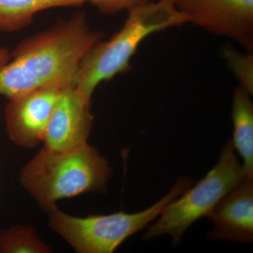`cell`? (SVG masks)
Listing matches in <instances>:
<instances>
[{"label": "cell", "instance_id": "cell-1", "mask_svg": "<svg viewBox=\"0 0 253 253\" xmlns=\"http://www.w3.org/2000/svg\"><path fill=\"white\" fill-rule=\"evenodd\" d=\"M103 36L80 11L26 37L0 68V95L11 99L49 84L73 83L82 59Z\"/></svg>", "mask_w": 253, "mask_h": 253}, {"label": "cell", "instance_id": "cell-2", "mask_svg": "<svg viewBox=\"0 0 253 253\" xmlns=\"http://www.w3.org/2000/svg\"><path fill=\"white\" fill-rule=\"evenodd\" d=\"M112 174L107 158L86 143L67 151L43 147L23 166L19 182L49 212L60 200L105 192Z\"/></svg>", "mask_w": 253, "mask_h": 253}, {"label": "cell", "instance_id": "cell-3", "mask_svg": "<svg viewBox=\"0 0 253 253\" xmlns=\"http://www.w3.org/2000/svg\"><path fill=\"white\" fill-rule=\"evenodd\" d=\"M127 11L121 30L109 41L98 42L79 63L73 84L88 99L101 83L129 69L131 58L148 37L188 23L172 0L153 1Z\"/></svg>", "mask_w": 253, "mask_h": 253}, {"label": "cell", "instance_id": "cell-4", "mask_svg": "<svg viewBox=\"0 0 253 253\" xmlns=\"http://www.w3.org/2000/svg\"><path fill=\"white\" fill-rule=\"evenodd\" d=\"M193 180L181 177L167 194L141 212L76 217L56 207L49 212L51 230L78 253H112L138 231L156 220L168 205L191 187Z\"/></svg>", "mask_w": 253, "mask_h": 253}, {"label": "cell", "instance_id": "cell-5", "mask_svg": "<svg viewBox=\"0 0 253 253\" xmlns=\"http://www.w3.org/2000/svg\"><path fill=\"white\" fill-rule=\"evenodd\" d=\"M246 176L231 140L223 146L217 164L184 194L168 205L150 225L144 240L168 235L172 246H178L187 229L201 218L206 217L226 195Z\"/></svg>", "mask_w": 253, "mask_h": 253}, {"label": "cell", "instance_id": "cell-6", "mask_svg": "<svg viewBox=\"0 0 253 253\" xmlns=\"http://www.w3.org/2000/svg\"><path fill=\"white\" fill-rule=\"evenodd\" d=\"M188 23L253 52V0H187L176 4Z\"/></svg>", "mask_w": 253, "mask_h": 253}, {"label": "cell", "instance_id": "cell-7", "mask_svg": "<svg viewBox=\"0 0 253 253\" xmlns=\"http://www.w3.org/2000/svg\"><path fill=\"white\" fill-rule=\"evenodd\" d=\"M66 85L49 84L9 99L4 120L10 140L27 149L42 143L55 105Z\"/></svg>", "mask_w": 253, "mask_h": 253}, {"label": "cell", "instance_id": "cell-8", "mask_svg": "<svg viewBox=\"0 0 253 253\" xmlns=\"http://www.w3.org/2000/svg\"><path fill=\"white\" fill-rule=\"evenodd\" d=\"M91 104L73 83L65 86L46 126L44 148L67 151L86 144L94 121Z\"/></svg>", "mask_w": 253, "mask_h": 253}, {"label": "cell", "instance_id": "cell-9", "mask_svg": "<svg viewBox=\"0 0 253 253\" xmlns=\"http://www.w3.org/2000/svg\"><path fill=\"white\" fill-rule=\"evenodd\" d=\"M212 223L211 241L239 244L253 241V176L246 175L206 216Z\"/></svg>", "mask_w": 253, "mask_h": 253}, {"label": "cell", "instance_id": "cell-10", "mask_svg": "<svg viewBox=\"0 0 253 253\" xmlns=\"http://www.w3.org/2000/svg\"><path fill=\"white\" fill-rule=\"evenodd\" d=\"M233 146L243 160L246 175L253 176V104L251 94L238 86L234 91Z\"/></svg>", "mask_w": 253, "mask_h": 253}, {"label": "cell", "instance_id": "cell-11", "mask_svg": "<svg viewBox=\"0 0 253 253\" xmlns=\"http://www.w3.org/2000/svg\"><path fill=\"white\" fill-rule=\"evenodd\" d=\"M90 0H0V31H19L31 25L35 15L51 8L79 6Z\"/></svg>", "mask_w": 253, "mask_h": 253}, {"label": "cell", "instance_id": "cell-12", "mask_svg": "<svg viewBox=\"0 0 253 253\" xmlns=\"http://www.w3.org/2000/svg\"><path fill=\"white\" fill-rule=\"evenodd\" d=\"M36 229L30 225H15L0 229V253H51Z\"/></svg>", "mask_w": 253, "mask_h": 253}, {"label": "cell", "instance_id": "cell-13", "mask_svg": "<svg viewBox=\"0 0 253 253\" xmlns=\"http://www.w3.org/2000/svg\"><path fill=\"white\" fill-rule=\"evenodd\" d=\"M222 57L239 83L240 87L253 94V52L241 53L232 46L223 48Z\"/></svg>", "mask_w": 253, "mask_h": 253}, {"label": "cell", "instance_id": "cell-14", "mask_svg": "<svg viewBox=\"0 0 253 253\" xmlns=\"http://www.w3.org/2000/svg\"><path fill=\"white\" fill-rule=\"evenodd\" d=\"M154 0H90L89 2L105 15L116 14L140 5L147 4Z\"/></svg>", "mask_w": 253, "mask_h": 253}, {"label": "cell", "instance_id": "cell-15", "mask_svg": "<svg viewBox=\"0 0 253 253\" xmlns=\"http://www.w3.org/2000/svg\"><path fill=\"white\" fill-rule=\"evenodd\" d=\"M11 59V55L8 49L5 48H0V68L9 62Z\"/></svg>", "mask_w": 253, "mask_h": 253}, {"label": "cell", "instance_id": "cell-16", "mask_svg": "<svg viewBox=\"0 0 253 253\" xmlns=\"http://www.w3.org/2000/svg\"><path fill=\"white\" fill-rule=\"evenodd\" d=\"M172 1H174L176 4H177L178 3L182 2V1H187V0H172Z\"/></svg>", "mask_w": 253, "mask_h": 253}]
</instances>
